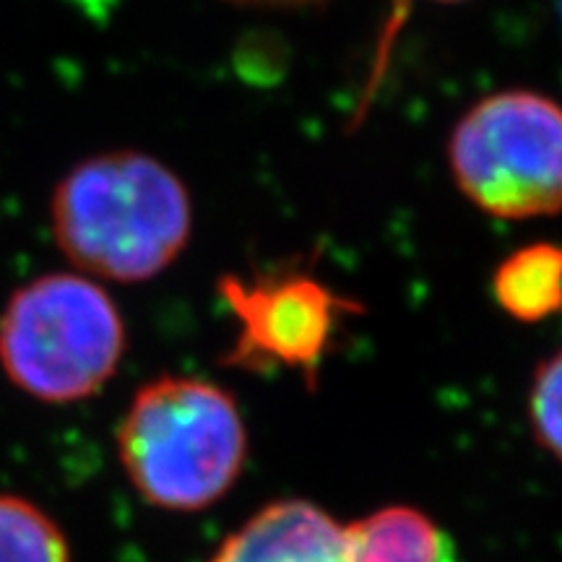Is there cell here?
I'll use <instances>...</instances> for the list:
<instances>
[{"label": "cell", "instance_id": "cell-1", "mask_svg": "<svg viewBox=\"0 0 562 562\" xmlns=\"http://www.w3.org/2000/svg\"><path fill=\"white\" fill-rule=\"evenodd\" d=\"M55 240L74 266L100 279L149 281L178 261L193 229L186 182L144 151L97 154L53 195Z\"/></svg>", "mask_w": 562, "mask_h": 562}, {"label": "cell", "instance_id": "cell-2", "mask_svg": "<svg viewBox=\"0 0 562 562\" xmlns=\"http://www.w3.org/2000/svg\"><path fill=\"white\" fill-rule=\"evenodd\" d=\"M117 456L146 503L195 513L220 503L240 480L248 430L222 385L165 375L133 396L117 427Z\"/></svg>", "mask_w": 562, "mask_h": 562}, {"label": "cell", "instance_id": "cell-3", "mask_svg": "<svg viewBox=\"0 0 562 562\" xmlns=\"http://www.w3.org/2000/svg\"><path fill=\"white\" fill-rule=\"evenodd\" d=\"M125 355L121 311L97 281L47 273L21 286L0 315V362L40 402L94 396Z\"/></svg>", "mask_w": 562, "mask_h": 562}, {"label": "cell", "instance_id": "cell-4", "mask_svg": "<svg viewBox=\"0 0 562 562\" xmlns=\"http://www.w3.org/2000/svg\"><path fill=\"white\" fill-rule=\"evenodd\" d=\"M459 191L497 220L562 211V104L529 89L497 91L463 112L448 140Z\"/></svg>", "mask_w": 562, "mask_h": 562}, {"label": "cell", "instance_id": "cell-5", "mask_svg": "<svg viewBox=\"0 0 562 562\" xmlns=\"http://www.w3.org/2000/svg\"><path fill=\"white\" fill-rule=\"evenodd\" d=\"M220 294L237 318V339L227 364L245 370H297L315 381L351 302L311 273L284 271L245 281L224 277Z\"/></svg>", "mask_w": 562, "mask_h": 562}, {"label": "cell", "instance_id": "cell-6", "mask_svg": "<svg viewBox=\"0 0 562 562\" xmlns=\"http://www.w3.org/2000/svg\"><path fill=\"white\" fill-rule=\"evenodd\" d=\"M209 562H351L347 526L307 501H279L252 513Z\"/></svg>", "mask_w": 562, "mask_h": 562}, {"label": "cell", "instance_id": "cell-7", "mask_svg": "<svg viewBox=\"0 0 562 562\" xmlns=\"http://www.w3.org/2000/svg\"><path fill=\"white\" fill-rule=\"evenodd\" d=\"M351 562H461L453 539L409 505L381 508L347 524Z\"/></svg>", "mask_w": 562, "mask_h": 562}, {"label": "cell", "instance_id": "cell-8", "mask_svg": "<svg viewBox=\"0 0 562 562\" xmlns=\"http://www.w3.org/2000/svg\"><path fill=\"white\" fill-rule=\"evenodd\" d=\"M503 313L539 323L562 311V245L533 243L510 252L492 277Z\"/></svg>", "mask_w": 562, "mask_h": 562}, {"label": "cell", "instance_id": "cell-9", "mask_svg": "<svg viewBox=\"0 0 562 562\" xmlns=\"http://www.w3.org/2000/svg\"><path fill=\"white\" fill-rule=\"evenodd\" d=\"M0 562H70L66 533L34 503L0 495Z\"/></svg>", "mask_w": 562, "mask_h": 562}, {"label": "cell", "instance_id": "cell-10", "mask_svg": "<svg viewBox=\"0 0 562 562\" xmlns=\"http://www.w3.org/2000/svg\"><path fill=\"white\" fill-rule=\"evenodd\" d=\"M533 438L562 463V349L537 364L529 389Z\"/></svg>", "mask_w": 562, "mask_h": 562}, {"label": "cell", "instance_id": "cell-11", "mask_svg": "<svg viewBox=\"0 0 562 562\" xmlns=\"http://www.w3.org/2000/svg\"><path fill=\"white\" fill-rule=\"evenodd\" d=\"M406 3H409V0H393V16H391V26H389V37H385V42H383V55H381V63H378V68H383L385 50H389V40H393V34L398 32V24H402V19L406 13ZM440 3H459V0H440Z\"/></svg>", "mask_w": 562, "mask_h": 562}, {"label": "cell", "instance_id": "cell-12", "mask_svg": "<svg viewBox=\"0 0 562 562\" xmlns=\"http://www.w3.org/2000/svg\"><path fill=\"white\" fill-rule=\"evenodd\" d=\"M227 3L250 5V9H292V5L315 3V0H227Z\"/></svg>", "mask_w": 562, "mask_h": 562}]
</instances>
